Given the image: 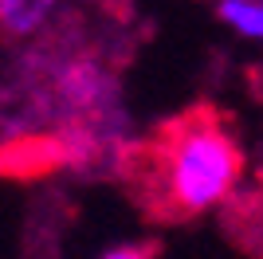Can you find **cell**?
Segmentation results:
<instances>
[{"instance_id":"cell-1","label":"cell","mask_w":263,"mask_h":259,"mask_svg":"<svg viewBox=\"0 0 263 259\" xmlns=\"http://www.w3.org/2000/svg\"><path fill=\"white\" fill-rule=\"evenodd\" d=\"M118 169L154 216L181 220L236 193L243 153L228 114L212 102H197L161 122L154 138L130 141Z\"/></svg>"},{"instance_id":"cell-2","label":"cell","mask_w":263,"mask_h":259,"mask_svg":"<svg viewBox=\"0 0 263 259\" xmlns=\"http://www.w3.org/2000/svg\"><path fill=\"white\" fill-rule=\"evenodd\" d=\"M59 161H67V145L63 134L59 138H44V134H28V138H16L8 145H0V169L4 173H47Z\"/></svg>"},{"instance_id":"cell-3","label":"cell","mask_w":263,"mask_h":259,"mask_svg":"<svg viewBox=\"0 0 263 259\" xmlns=\"http://www.w3.org/2000/svg\"><path fill=\"white\" fill-rule=\"evenodd\" d=\"M51 8L55 0H0V35L20 40V35L35 32L51 16Z\"/></svg>"},{"instance_id":"cell-4","label":"cell","mask_w":263,"mask_h":259,"mask_svg":"<svg viewBox=\"0 0 263 259\" xmlns=\"http://www.w3.org/2000/svg\"><path fill=\"white\" fill-rule=\"evenodd\" d=\"M220 16L243 35L263 40V0H220Z\"/></svg>"},{"instance_id":"cell-5","label":"cell","mask_w":263,"mask_h":259,"mask_svg":"<svg viewBox=\"0 0 263 259\" xmlns=\"http://www.w3.org/2000/svg\"><path fill=\"white\" fill-rule=\"evenodd\" d=\"M102 259H154V248H114Z\"/></svg>"},{"instance_id":"cell-6","label":"cell","mask_w":263,"mask_h":259,"mask_svg":"<svg viewBox=\"0 0 263 259\" xmlns=\"http://www.w3.org/2000/svg\"><path fill=\"white\" fill-rule=\"evenodd\" d=\"M248 83H252V95L263 102V67H248Z\"/></svg>"},{"instance_id":"cell-7","label":"cell","mask_w":263,"mask_h":259,"mask_svg":"<svg viewBox=\"0 0 263 259\" xmlns=\"http://www.w3.org/2000/svg\"><path fill=\"white\" fill-rule=\"evenodd\" d=\"M259 184H263V173H259Z\"/></svg>"}]
</instances>
